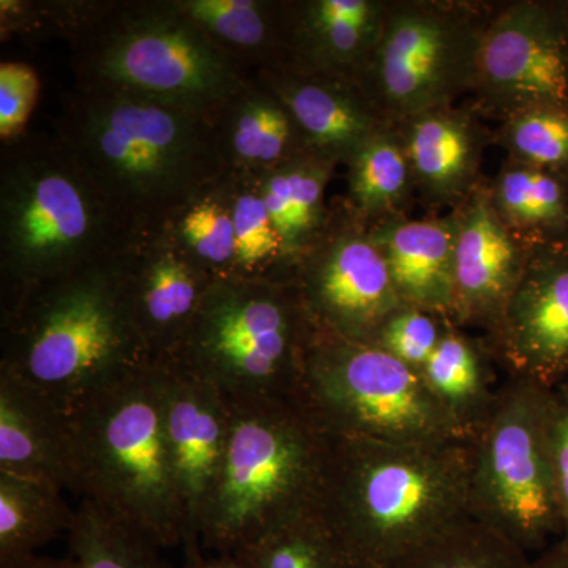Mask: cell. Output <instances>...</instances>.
Segmentation results:
<instances>
[{
    "instance_id": "4fadbf2b",
    "label": "cell",
    "mask_w": 568,
    "mask_h": 568,
    "mask_svg": "<svg viewBox=\"0 0 568 568\" xmlns=\"http://www.w3.org/2000/svg\"><path fill=\"white\" fill-rule=\"evenodd\" d=\"M294 275L316 327L351 342L376 343L387 317L403 305L368 224L346 200L331 205L327 226Z\"/></svg>"
},
{
    "instance_id": "ac0fdd59",
    "label": "cell",
    "mask_w": 568,
    "mask_h": 568,
    "mask_svg": "<svg viewBox=\"0 0 568 568\" xmlns=\"http://www.w3.org/2000/svg\"><path fill=\"white\" fill-rule=\"evenodd\" d=\"M469 104H448L395 123L405 148L417 200L428 213L459 207L484 181L489 130Z\"/></svg>"
},
{
    "instance_id": "2e32d148",
    "label": "cell",
    "mask_w": 568,
    "mask_h": 568,
    "mask_svg": "<svg viewBox=\"0 0 568 568\" xmlns=\"http://www.w3.org/2000/svg\"><path fill=\"white\" fill-rule=\"evenodd\" d=\"M122 271L130 313L149 358L166 364L215 276L166 230L134 239L122 253Z\"/></svg>"
},
{
    "instance_id": "7a4b0ae2",
    "label": "cell",
    "mask_w": 568,
    "mask_h": 568,
    "mask_svg": "<svg viewBox=\"0 0 568 568\" xmlns=\"http://www.w3.org/2000/svg\"><path fill=\"white\" fill-rule=\"evenodd\" d=\"M317 510L358 568H390L474 514L470 439L332 435Z\"/></svg>"
},
{
    "instance_id": "3957f363",
    "label": "cell",
    "mask_w": 568,
    "mask_h": 568,
    "mask_svg": "<svg viewBox=\"0 0 568 568\" xmlns=\"http://www.w3.org/2000/svg\"><path fill=\"white\" fill-rule=\"evenodd\" d=\"M122 253L2 306L0 373L32 387L65 416L152 364L126 302Z\"/></svg>"
},
{
    "instance_id": "603a6c76",
    "label": "cell",
    "mask_w": 568,
    "mask_h": 568,
    "mask_svg": "<svg viewBox=\"0 0 568 568\" xmlns=\"http://www.w3.org/2000/svg\"><path fill=\"white\" fill-rule=\"evenodd\" d=\"M250 77L293 63V0H178Z\"/></svg>"
},
{
    "instance_id": "4dcf8cb0",
    "label": "cell",
    "mask_w": 568,
    "mask_h": 568,
    "mask_svg": "<svg viewBox=\"0 0 568 568\" xmlns=\"http://www.w3.org/2000/svg\"><path fill=\"white\" fill-rule=\"evenodd\" d=\"M231 556L245 568H358L317 506L278 523Z\"/></svg>"
},
{
    "instance_id": "f35d334b",
    "label": "cell",
    "mask_w": 568,
    "mask_h": 568,
    "mask_svg": "<svg viewBox=\"0 0 568 568\" xmlns=\"http://www.w3.org/2000/svg\"><path fill=\"white\" fill-rule=\"evenodd\" d=\"M183 568H245L234 556L216 555V552L205 551L200 540H189L182 545Z\"/></svg>"
},
{
    "instance_id": "44dd1931",
    "label": "cell",
    "mask_w": 568,
    "mask_h": 568,
    "mask_svg": "<svg viewBox=\"0 0 568 568\" xmlns=\"http://www.w3.org/2000/svg\"><path fill=\"white\" fill-rule=\"evenodd\" d=\"M0 474L77 493L69 416L6 373H0Z\"/></svg>"
},
{
    "instance_id": "74e56055",
    "label": "cell",
    "mask_w": 568,
    "mask_h": 568,
    "mask_svg": "<svg viewBox=\"0 0 568 568\" xmlns=\"http://www.w3.org/2000/svg\"><path fill=\"white\" fill-rule=\"evenodd\" d=\"M549 444L556 489L568 537V387L552 388L549 399Z\"/></svg>"
},
{
    "instance_id": "484cf974",
    "label": "cell",
    "mask_w": 568,
    "mask_h": 568,
    "mask_svg": "<svg viewBox=\"0 0 568 568\" xmlns=\"http://www.w3.org/2000/svg\"><path fill=\"white\" fill-rule=\"evenodd\" d=\"M336 166L331 156L306 149L263 173L265 205L294 271L327 226L331 205L325 203V192Z\"/></svg>"
},
{
    "instance_id": "277c9868",
    "label": "cell",
    "mask_w": 568,
    "mask_h": 568,
    "mask_svg": "<svg viewBox=\"0 0 568 568\" xmlns=\"http://www.w3.org/2000/svg\"><path fill=\"white\" fill-rule=\"evenodd\" d=\"M134 239L58 134L28 130L2 144V306L40 284L118 256Z\"/></svg>"
},
{
    "instance_id": "f1b7e54d",
    "label": "cell",
    "mask_w": 568,
    "mask_h": 568,
    "mask_svg": "<svg viewBox=\"0 0 568 568\" xmlns=\"http://www.w3.org/2000/svg\"><path fill=\"white\" fill-rule=\"evenodd\" d=\"M73 518L61 488L0 474V562L36 555L69 534Z\"/></svg>"
},
{
    "instance_id": "cb8c5ba5",
    "label": "cell",
    "mask_w": 568,
    "mask_h": 568,
    "mask_svg": "<svg viewBox=\"0 0 568 568\" xmlns=\"http://www.w3.org/2000/svg\"><path fill=\"white\" fill-rule=\"evenodd\" d=\"M215 126L230 171L265 173L308 149L286 104L256 78L215 115Z\"/></svg>"
},
{
    "instance_id": "1f68e13d",
    "label": "cell",
    "mask_w": 568,
    "mask_h": 568,
    "mask_svg": "<svg viewBox=\"0 0 568 568\" xmlns=\"http://www.w3.org/2000/svg\"><path fill=\"white\" fill-rule=\"evenodd\" d=\"M67 536L78 568H166L159 545L85 497Z\"/></svg>"
},
{
    "instance_id": "7c38bea8",
    "label": "cell",
    "mask_w": 568,
    "mask_h": 568,
    "mask_svg": "<svg viewBox=\"0 0 568 568\" xmlns=\"http://www.w3.org/2000/svg\"><path fill=\"white\" fill-rule=\"evenodd\" d=\"M467 102L497 123L540 103H568V24L559 0H508L493 14Z\"/></svg>"
},
{
    "instance_id": "f546056e",
    "label": "cell",
    "mask_w": 568,
    "mask_h": 568,
    "mask_svg": "<svg viewBox=\"0 0 568 568\" xmlns=\"http://www.w3.org/2000/svg\"><path fill=\"white\" fill-rule=\"evenodd\" d=\"M234 174L227 171L183 204L163 230L215 278L234 276Z\"/></svg>"
},
{
    "instance_id": "d590c367",
    "label": "cell",
    "mask_w": 568,
    "mask_h": 568,
    "mask_svg": "<svg viewBox=\"0 0 568 568\" xmlns=\"http://www.w3.org/2000/svg\"><path fill=\"white\" fill-rule=\"evenodd\" d=\"M450 323L448 317L403 304L387 317L375 345L422 372Z\"/></svg>"
},
{
    "instance_id": "e0dca14e",
    "label": "cell",
    "mask_w": 568,
    "mask_h": 568,
    "mask_svg": "<svg viewBox=\"0 0 568 568\" xmlns=\"http://www.w3.org/2000/svg\"><path fill=\"white\" fill-rule=\"evenodd\" d=\"M159 365L164 373V425L185 517V541L200 540L204 510L230 443V396L178 366Z\"/></svg>"
},
{
    "instance_id": "ffe728a7",
    "label": "cell",
    "mask_w": 568,
    "mask_h": 568,
    "mask_svg": "<svg viewBox=\"0 0 568 568\" xmlns=\"http://www.w3.org/2000/svg\"><path fill=\"white\" fill-rule=\"evenodd\" d=\"M369 234L386 260L399 301L450 320L457 213L395 215L369 226Z\"/></svg>"
},
{
    "instance_id": "9c48e42d",
    "label": "cell",
    "mask_w": 568,
    "mask_h": 568,
    "mask_svg": "<svg viewBox=\"0 0 568 568\" xmlns=\"http://www.w3.org/2000/svg\"><path fill=\"white\" fill-rule=\"evenodd\" d=\"M551 390L506 376L470 439L474 514L530 558L566 537L549 444Z\"/></svg>"
},
{
    "instance_id": "5bb4252c",
    "label": "cell",
    "mask_w": 568,
    "mask_h": 568,
    "mask_svg": "<svg viewBox=\"0 0 568 568\" xmlns=\"http://www.w3.org/2000/svg\"><path fill=\"white\" fill-rule=\"evenodd\" d=\"M484 339L504 376L549 390L567 383L568 245L534 250L500 324Z\"/></svg>"
},
{
    "instance_id": "60d3db41",
    "label": "cell",
    "mask_w": 568,
    "mask_h": 568,
    "mask_svg": "<svg viewBox=\"0 0 568 568\" xmlns=\"http://www.w3.org/2000/svg\"><path fill=\"white\" fill-rule=\"evenodd\" d=\"M532 568H568V537L560 538L532 559Z\"/></svg>"
},
{
    "instance_id": "8992f818",
    "label": "cell",
    "mask_w": 568,
    "mask_h": 568,
    "mask_svg": "<svg viewBox=\"0 0 568 568\" xmlns=\"http://www.w3.org/2000/svg\"><path fill=\"white\" fill-rule=\"evenodd\" d=\"M69 418L77 493L160 548L183 545L185 517L164 425L163 366L134 369Z\"/></svg>"
},
{
    "instance_id": "7bdbcfd3",
    "label": "cell",
    "mask_w": 568,
    "mask_h": 568,
    "mask_svg": "<svg viewBox=\"0 0 568 568\" xmlns=\"http://www.w3.org/2000/svg\"><path fill=\"white\" fill-rule=\"evenodd\" d=\"M564 386L568 387V381H567V383H566V384H564Z\"/></svg>"
},
{
    "instance_id": "9a60e30c",
    "label": "cell",
    "mask_w": 568,
    "mask_h": 568,
    "mask_svg": "<svg viewBox=\"0 0 568 568\" xmlns=\"http://www.w3.org/2000/svg\"><path fill=\"white\" fill-rule=\"evenodd\" d=\"M454 212L458 234L450 321L462 331L487 338L500 324L534 250L500 222L487 178Z\"/></svg>"
},
{
    "instance_id": "8fae6325",
    "label": "cell",
    "mask_w": 568,
    "mask_h": 568,
    "mask_svg": "<svg viewBox=\"0 0 568 568\" xmlns=\"http://www.w3.org/2000/svg\"><path fill=\"white\" fill-rule=\"evenodd\" d=\"M500 2L390 0L358 85L387 122L455 104L473 91L481 40Z\"/></svg>"
},
{
    "instance_id": "d6a6232c",
    "label": "cell",
    "mask_w": 568,
    "mask_h": 568,
    "mask_svg": "<svg viewBox=\"0 0 568 568\" xmlns=\"http://www.w3.org/2000/svg\"><path fill=\"white\" fill-rule=\"evenodd\" d=\"M235 233L234 276L239 278H287L295 276L282 237L272 222L263 194V173L233 171Z\"/></svg>"
},
{
    "instance_id": "7402d4cb",
    "label": "cell",
    "mask_w": 568,
    "mask_h": 568,
    "mask_svg": "<svg viewBox=\"0 0 568 568\" xmlns=\"http://www.w3.org/2000/svg\"><path fill=\"white\" fill-rule=\"evenodd\" d=\"M390 0H293L287 69L357 82L376 50Z\"/></svg>"
},
{
    "instance_id": "30bf717a",
    "label": "cell",
    "mask_w": 568,
    "mask_h": 568,
    "mask_svg": "<svg viewBox=\"0 0 568 568\" xmlns=\"http://www.w3.org/2000/svg\"><path fill=\"white\" fill-rule=\"evenodd\" d=\"M301 398L328 433L394 444L469 440L413 366L317 328Z\"/></svg>"
},
{
    "instance_id": "4316f807",
    "label": "cell",
    "mask_w": 568,
    "mask_h": 568,
    "mask_svg": "<svg viewBox=\"0 0 568 568\" xmlns=\"http://www.w3.org/2000/svg\"><path fill=\"white\" fill-rule=\"evenodd\" d=\"M493 207L530 250L568 245V179L507 160L488 179Z\"/></svg>"
},
{
    "instance_id": "6da1fadb",
    "label": "cell",
    "mask_w": 568,
    "mask_h": 568,
    "mask_svg": "<svg viewBox=\"0 0 568 568\" xmlns=\"http://www.w3.org/2000/svg\"><path fill=\"white\" fill-rule=\"evenodd\" d=\"M55 134L134 237L162 231L230 171L215 118L141 97L73 89L63 95Z\"/></svg>"
},
{
    "instance_id": "d6986e66",
    "label": "cell",
    "mask_w": 568,
    "mask_h": 568,
    "mask_svg": "<svg viewBox=\"0 0 568 568\" xmlns=\"http://www.w3.org/2000/svg\"><path fill=\"white\" fill-rule=\"evenodd\" d=\"M293 114L312 151L347 164L373 134L388 125L361 85L346 78L294 69L253 74Z\"/></svg>"
},
{
    "instance_id": "ab89813d",
    "label": "cell",
    "mask_w": 568,
    "mask_h": 568,
    "mask_svg": "<svg viewBox=\"0 0 568 568\" xmlns=\"http://www.w3.org/2000/svg\"><path fill=\"white\" fill-rule=\"evenodd\" d=\"M0 568H78V564L70 555L62 559L31 555L0 562Z\"/></svg>"
},
{
    "instance_id": "52a82bcc",
    "label": "cell",
    "mask_w": 568,
    "mask_h": 568,
    "mask_svg": "<svg viewBox=\"0 0 568 568\" xmlns=\"http://www.w3.org/2000/svg\"><path fill=\"white\" fill-rule=\"evenodd\" d=\"M230 402L226 457L200 526L201 545L216 555L316 507L332 446L301 396Z\"/></svg>"
},
{
    "instance_id": "8d00e7d4",
    "label": "cell",
    "mask_w": 568,
    "mask_h": 568,
    "mask_svg": "<svg viewBox=\"0 0 568 568\" xmlns=\"http://www.w3.org/2000/svg\"><path fill=\"white\" fill-rule=\"evenodd\" d=\"M40 95V78L24 62L0 63V141L18 140L28 132Z\"/></svg>"
},
{
    "instance_id": "83f0119b",
    "label": "cell",
    "mask_w": 568,
    "mask_h": 568,
    "mask_svg": "<svg viewBox=\"0 0 568 568\" xmlns=\"http://www.w3.org/2000/svg\"><path fill=\"white\" fill-rule=\"evenodd\" d=\"M347 168L346 203L365 224L409 215L416 186L402 138L388 123L355 152Z\"/></svg>"
},
{
    "instance_id": "d4e9b609",
    "label": "cell",
    "mask_w": 568,
    "mask_h": 568,
    "mask_svg": "<svg viewBox=\"0 0 568 568\" xmlns=\"http://www.w3.org/2000/svg\"><path fill=\"white\" fill-rule=\"evenodd\" d=\"M491 351L481 336L448 324L422 375L447 413L473 439L495 406L503 381H497Z\"/></svg>"
},
{
    "instance_id": "ba28073f",
    "label": "cell",
    "mask_w": 568,
    "mask_h": 568,
    "mask_svg": "<svg viewBox=\"0 0 568 568\" xmlns=\"http://www.w3.org/2000/svg\"><path fill=\"white\" fill-rule=\"evenodd\" d=\"M316 331L295 276L215 278L166 364L230 398H293Z\"/></svg>"
},
{
    "instance_id": "e575fe53",
    "label": "cell",
    "mask_w": 568,
    "mask_h": 568,
    "mask_svg": "<svg viewBox=\"0 0 568 568\" xmlns=\"http://www.w3.org/2000/svg\"><path fill=\"white\" fill-rule=\"evenodd\" d=\"M507 160L568 179V103H540L515 112L493 130Z\"/></svg>"
},
{
    "instance_id": "5b68a950",
    "label": "cell",
    "mask_w": 568,
    "mask_h": 568,
    "mask_svg": "<svg viewBox=\"0 0 568 568\" xmlns=\"http://www.w3.org/2000/svg\"><path fill=\"white\" fill-rule=\"evenodd\" d=\"M69 43L78 91L141 97L215 118L252 81L178 0L99 2Z\"/></svg>"
},
{
    "instance_id": "836d02e7",
    "label": "cell",
    "mask_w": 568,
    "mask_h": 568,
    "mask_svg": "<svg viewBox=\"0 0 568 568\" xmlns=\"http://www.w3.org/2000/svg\"><path fill=\"white\" fill-rule=\"evenodd\" d=\"M390 568H532V558L473 514Z\"/></svg>"
},
{
    "instance_id": "b9f144b4",
    "label": "cell",
    "mask_w": 568,
    "mask_h": 568,
    "mask_svg": "<svg viewBox=\"0 0 568 568\" xmlns=\"http://www.w3.org/2000/svg\"><path fill=\"white\" fill-rule=\"evenodd\" d=\"M560 10H562L564 17H566L568 24V0H559Z\"/></svg>"
}]
</instances>
